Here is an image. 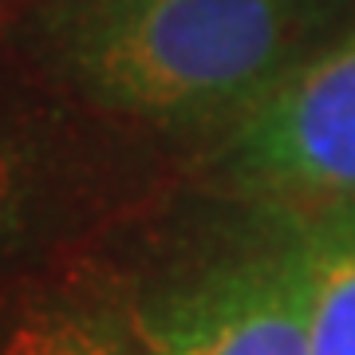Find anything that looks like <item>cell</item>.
<instances>
[{"label": "cell", "instance_id": "cell-1", "mask_svg": "<svg viewBox=\"0 0 355 355\" xmlns=\"http://www.w3.org/2000/svg\"><path fill=\"white\" fill-rule=\"evenodd\" d=\"M343 0H51L44 48L95 111L229 130L324 40Z\"/></svg>", "mask_w": 355, "mask_h": 355}, {"label": "cell", "instance_id": "cell-2", "mask_svg": "<svg viewBox=\"0 0 355 355\" xmlns=\"http://www.w3.org/2000/svg\"><path fill=\"white\" fill-rule=\"evenodd\" d=\"M139 355H312L304 214L257 205L237 241L123 308Z\"/></svg>", "mask_w": 355, "mask_h": 355}, {"label": "cell", "instance_id": "cell-3", "mask_svg": "<svg viewBox=\"0 0 355 355\" xmlns=\"http://www.w3.org/2000/svg\"><path fill=\"white\" fill-rule=\"evenodd\" d=\"M217 166L253 205L316 214L355 202V24L320 40L225 130Z\"/></svg>", "mask_w": 355, "mask_h": 355}, {"label": "cell", "instance_id": "cell-4", "mask_svg": "<svg viewBox=\"0 0 355 355\" xmlns=\"http://www.w3.org/2000/svg\"><path fill=\"white\" fill-rule=\"evenodd\" d=\"M64 214V162L24 119L0 114V265L32 253Z\"/></svg>", "mask_w": 355, "mask_h": 355}, {"label": "cell", "instance_id": "cell-5", "mask_svg": "<svg viewBox=\"0 0 355 355\" xmlns=\"http://www.w3.org/2000/svg\"><path fill=\"white\" fill-rule=\"evenodd\" d=\"M312 355H355V202L304 214Z\"/></svg>", "mask_w": 355, "mask_h": 355}, {"label": "cell", "instance_id": "cell-6", "mask_svg": "<svg viewBox=\"0 0 355 355\" xmlns=\"http://www.w3.org/2000/svg\"><path fill=\"white\" fill-rule=\"evenodd\" d=\"M0 355H139L123 316L83 304H36L12 320Z\"/></svg>", "mask_w": 355, "mask_h": 355}]
</instances>
